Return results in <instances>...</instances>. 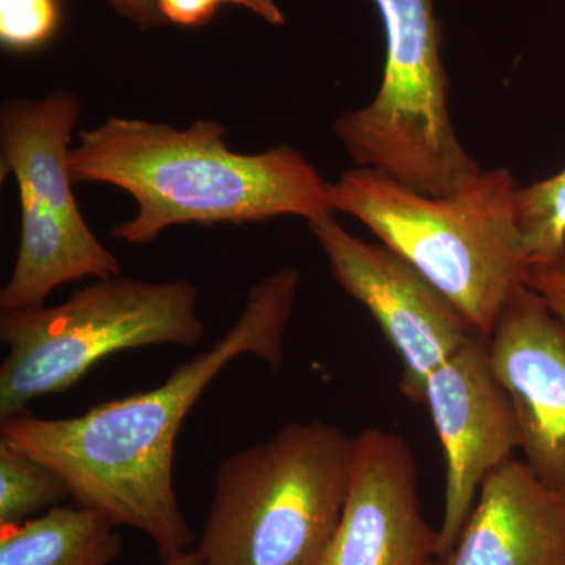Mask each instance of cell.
<instances>
[{
  "label": "cell",
  "instance_id": "1",
  "mask_svg": "<svg viewBox=\"0 0 565 565\" xmlns=\"http://www.w3.org/2000/svg\"><path fill=\"white\" fill-rule=\"evenodd\" d=\"M299 282L292 267L256 282L236 322L150 392L107 401L71 418H39L24 411L0 419V438L61 476L77 504L147 535L162 559L188 552L193 533L173 482L182 423L237 356L253 355L280 370Z\"/></svg>",
  "mask_w": 565,
  "mask_h": 565
},
{
  "label": "cell",
  "instance_id": "2",
  "mask_svg": "<svg viewBox=\"0 0 565 565\" xmlns=\"http://www.w3.org/2000/svg\"><path fill=\"white\" fill-rule=\"evenodd\" d=\"M222 122H166L110 117L79 134L71 150L76 182L122 189L137 202L136 217L111 237L148 244L178 225L255 223L297 215L308 223L332 214L329 182L296 148L281 145L255 154L233 151Z\"/></svg>",
  "mask_w": 565,
  "mask_h": 565
},
{
  "label": "cell",
  "instance_id": "3",
  "mask_svg": "<svg viewBox=\"0 0 565 565\" xmlns=\"http://www.w3.org/2000/svg\"><path fill=\"white\" fill-rule=\"evenodd\" d=\"M516 189L508 169H481L448 196L434 199L356 167L329 184V203L362 222L489 338L530 274L516 230Z\"/></svg>",
  "mask_w": 565,
  "mask_h": 565
},
{
  "label": "cell",
  "instance_id": "4",
  "mask_svg": "<svg viewBox=\"0 0 565 565\" xmlns=\"http://www.w3.org/2000/svg\"><path fill=\"white\" fill-rule=\"evenodd\" d=\"M355 438L289 423L226 457L196 552L207 565H319L345 504Z\"/></svg>",
  "mask_w": 565,
  "mask_h": 565
},
{
  "label": "cell",
  "instance_id": "5",
  "mask_svg": "<svg viewBox=\"0 0 565 565\" xmlns=\"http://www.w3.org/2000/svg\"><path fill=\"white\" fill-rule=\"evenodd\" d=\"M199 289L184 278H96L57 307L0 313V419L68 392L111 353L156 344L193 348L204 327Z\"/></svg>",
  "mask_w": 565,
  "mask_h": 565
},
{
  "label": "cell",
  "instance_id": "6",
  "mask_svg": "<svg viewBox=\"0 0 565 565\" xmlns=\"http://www.w3.org/2000/svg\"><path fill=\"white\" fill-rule=\"evenodd\" d=\"M373 2L384 22V77L373 102L334 121V136L356 166L423 195L448 196L481 167L452 126L434 0Z\"/></svg>",
  "mask_w": 565,
  "mask_h": 565
},
{
  "label": "cell",
  "instance_id": "7",
  "mask_svg": "<svg viewBox=\"0 0 565 565\" xmlns=\"http://www.w3.org/2000/svg\"><path fill=\"white\" fill-rule=\"evenodd\" d=\"M81 102L66 88L46 98H11L0 110L2 177L20 192V243L0 311L41 307L58 286L121 275V264L92 232L71 177V136Z\"/></svg>",
  "mask_w": 565,
  "mask_h": 565
},
{
  "label": "cell",
  "instance_id": "8",
  "mask_svg": "<svg viewBox=\"0 0 565 565\" xmlns=\"http://www.w3.org/2000/svg\"><path fill=\"white\" fill-rule=\"evenodd\" d=\"M341 288L363 305L403 363L401 388L422 404L435 367L476 332L444 292L386 248L353 236L332 214L308 223Z\"/></svg>",
  "mask_w": 565,
  "mask_h": 565
},
{
  "label": "cell",
  "instance_id": "9",
  "mask_svg": "<svg viewBox=\"0 0 565 565\" xmlns=\"http://www.w3.org/2000/svg\"><path fill=\"white\" fill-rule=\"evenodd\" d=\"M422 404L445 455L444 519L437 530L441 557L456 544L487 476L514 459L520 434L482 334L435 367L424 384Z\"/></svg>",
  "mask_w": 565,
  "mask_h": 565
},
{
  "label": "cell",
  "instance_id": "10",
  "mask_svg": "<svg viewBox=\"0 0 565 565\" xmlns=\"http://www.w3.org/2000/svg\"><path fill=\"white\" fill-rule=\"evenodd\" d=\"M487 345L514 408L527 467L565 498V322L523 282L498 315Z\"/></svg>",
  "mask_w": 565,
  "mask_h": 565
},
{
  "label": "cell",
  "instance_id": "11",
  "mask_svg": "<svg viewBox=\"0 0 565 565\" xmlns=\"http://www.w3.org/2000/svg\"><path fill=\"white\" fill-rule=\"evenodd\" d=\"M351 484L319 565H427L438 533L419 508L418 470L403 437L371 427L356 435Z\"/></svg>",
  "mask_w": 565,
  "mask_h": 565
},
{
  "label": "cell",
  "instance_id": "12",
  "mask_svg": "<svg viewBox=\"0 0 565 565\" xmlns=\"http://www.w3.org/2000/svg\"><path fill=\"white\" fill-rule=\"evenodd\" d=\"M427 565H565V498L514 457L487 476L456 544Z\"/></svg>",
  "mask_w": 565,
  "mask_h": 565
},
{
  "label": "cell",
  "instance_id": "13",
  "mask_svg": "<svg viewBox=\"0 0 565 565\" xmlns=\"http://www.w3.org/2000/svg\"><path fill=\"white\" fill-rule=\"evenodd\" d=\"M0 531V565H110L121 555L118 526L84 505H57Z\"/></svg>",
  "mask_w": 565,
  "mask_h": 565
},
{
  "label": "cell",
  "instance_id": "14",
  "mask_svg": "<svg viewBox=\"0 0 565 565\" xmlns=\"http://www.w3.org/2000/svg\"><path fill=\"white\" fill-rule=\"evenodd\" d=\"M515 221L527 269L565 259V167L546 180L519 185Z\"/></svg>",
  "mask_w": 565,
  "mask_h": 565
},
{
  "label": "cell",
  "instance_id": "15",
  "mask_svg": "<svg viewBox=\"0 0 565 565\" xmlns=\"http://www.w3.org/2000/svg\"><path fill=\"white\" fill-rule=\"evenodd\" d=\"M68 498L61 476L0 438V527L21 525Z\"/></svg>",
  "mask_w": 565,
  "mask_h": 565
},
{
  "label": "cell",
  "instance_id": "16",
  "mask_svg": "<svg viewBox=\"0 0 565 565\" xmlns=\"http://www.w3.org/2000/svg\"><path fill=\"white\" fill-rule=\"evenodd\" d=\"M57 0H0V41L9 51L40 50L57 32Z\"/></svg>",
  "mask_w": 565,
  "mask_h": 565
},
{
  "label": "cell",
  "instance_id": "17",
  "mask_svg": "<svg viewBox=\"0 0 565 565\" xmlns=\"http://www.w3.org/2000/svg\"><path fill=\"white\" fill-rule=\"evenodd\" d=\"M163 22L181 28L207 24L223 3L244 7L273 25L285 24V14L275 0H151Z\"/></svg>",
  "mask_w": 565,
  "mask_h": 565
},
{
  "label": "cell",
  "instance_id": "18",
  "mask_svg": "<svg viewBox=\"0 0 565 565\" xmlns=\"http://www.w3.org/2000/svg\"><path fill=\"white\" fill-rule=\"evenodd\" d=\"M526 282L565 322V259L553 266L530 270Z\"/></svg>",
  "mask_w": 565,
  "mask_h": 565
},
{
  "label": "cell",
  "instance_id": "19",
  "mask_svg": "<svg viewBox=\"0 0 565 565\" xmlns=\"http://www.w3.org/2000/svg\"><path fill=\"white\" fill-rule=\"evenodd\" d=\"M104 2L109 3L111 9L136 24L140 31L166 24L151 0H104Z\"/></svg>",
  "mask_w": 565,
  "mask_h": 565
},
{
  "label": "cell",
  "instance_id": "20",
  "mask_svg": "<svg viewBox=\"0 0 565 565\" xmlns=\"http://www.w3.org/2000/svg\"><path fill=\"white\" fill-rule=\"evenodd\" d=\"M161 565H207L204 563L200 553L196 552H184L180 553V555L169 557V559H163Z\"/></svg>",
  "mask_w": 565,
  "mask_h": 565
}]
</instances>
